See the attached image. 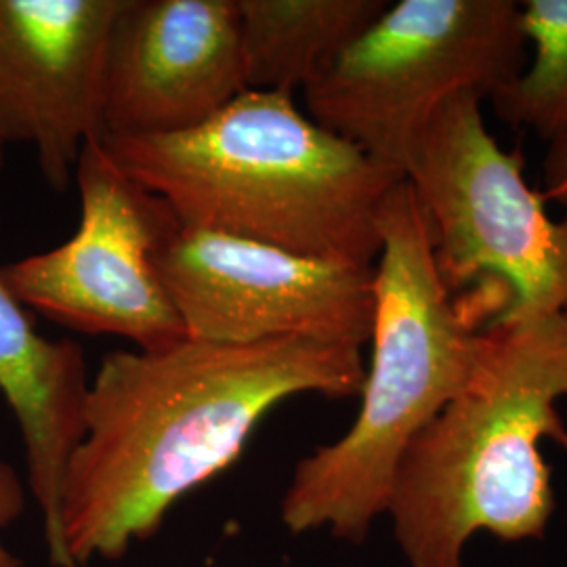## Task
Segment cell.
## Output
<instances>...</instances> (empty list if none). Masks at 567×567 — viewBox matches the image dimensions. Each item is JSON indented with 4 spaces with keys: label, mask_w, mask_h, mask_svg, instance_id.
Returning <instances> with one entry per match:
<instances>
[{
    "label": "cell",
    "mask_w": 567,
    "mask_h": 567,
    "mask_svg": "<svg viewBox=\"0 0 567 567\" xmlns=\"http://www.w3.org/2000/svg\"><path fill=\"white\" fill-rule=\"evenodd\" d=\"M364 379L362 347L309 337L187 339L105 355L63 475L65 553L76 567L121 559L192 489L234 465L276 405L305 393L360 398Z\"/></svg>",
    "instance_id": "cell-1"
},
{
    "label": "cell",
    "mask_w": 567,
    "mask_h": 567,
    "mask_svg": "<svg viewBox=\"0 0 567 567\" xmlns=\"http://www.w3.org/2000/svg\"><path fill=\"white\" fill-rule=\"evenodd\" d=\"M102 140L179 224L337 264H377L381 208L405 179L276 91L246 89L175 135Z\"/></svg>",
    "instance_id": "cell-2"
},
{
    "label": "cell",
    "mask_w": 567,
    "mask_h": 567,
    "mask_svg": "<svg viewBox=\"0 0 567 567\" xmlns=\"http://www.w3.org/2000/svg\"><path fill=\"white\" fill-rule=\"evenodd\" d=\"M567 316L487 326L465 386L410 442L385 515L408 567H465L477 534L540 540L555 513L543 442L567 450Z\"/></svg>",
    "instance_id": "cell-3"
},
{
    "label": "cell",
    "mask_w": 567,
    "mask_h": 567,
    "mask_svg": "<svg viewBox=\"0 0 567 567\" xmlns=\"http://www.w3.org/2000/svg\"><path fill=\"white\" fill-rule=\"evenodd\" d=\"M372 355L360 412L343 435L301 458L280 503L292 536L326 532L362 545L385 515L405 447L465 386L496 307L452 295L440 278L425 210L402 179L381 208Z\"/></svg>",
    "instance_id": "cell-4"
},
{
    "label": "cell",
    "mask_w": 567,
    "mask_h": 567,
    "mask_svg": "<svg viewBox=\"0 0 567 567\" xmlns=\"http://www.w3.org/2000/svg\"><path fill=\"white\" fill-rule=\"evenodd\" d=\"M484 97L463 91L429 116L405 164L425 210L433 257L452 295L475 292L501 320L566 313L567 221H555L484 121Z\"/></svg>",
    "instance_id": "cell-5"
},
{
    "label": "cell",
    "mask_w": 567,
    "mask_h": 567,
    "mask_svg": "<svg viewBox=\"0 0 567 567\" xmlns=\"http://www.w3.org/2000/svg\"><path fill=\"white\" fill-rule=\"evenodd\" d=\"M526 53L522 2L400 0L305 84L307 116L405 177L435 107L463 91L489 100Z\"/></svg>",
    "instance_id": "cell-6"
},
{
    "label": "cell",
    "mask_w": 567,
    "mask_h": 567,
    "mask_svg": "<svg viewBox=\"0 0 567 567\" xmlns=\"http://www.w3.org/2000/svg\"><path fill=\"white\" fill-rule=\"evenodd\" d=\"M81 225L65 243L0 267L21 305L86 334H114L140 351L187 341L182 316L156 269V250L175 215L124 173L102 137L74 168Z\"/></svg>",
    "instance_id": "cell-7"
},
{
    "label": "cell",
    "mask_w": 567,
    "mask_h": 567,
    "mask_svg": "<svg viewBox=\"0 0 567 567\" xmlns=\"http://www.w3.org/2000/svg\"><path fill=\"white\" fill-rule=\"evenodd\" d=\"M156 269L192 341L309 337L364 347L372 334L374 265L303 257L175 219Z\"/></svg>",
    "instance_id": "cell-8"
},
{
    "label": "cell",
    "mask_w": 567,
    "mask_h": 567,
    "mask_svg": "<svg viewBox=\"0 0 567 567\" xmlns=\"http://www.w3.org/2000/svg\"><path fill=\"white\" fill-rule=\"evenodd\" d=\"M246 89L238 0H122L105 49L102 137L196 128Z\"/></svg>",
    "instance_id": "cell-9"
},
{
    "label": "cell",
    "mask_w": 567,
    "mask_h": 567,
    "mask_svg": "<svg viewBox=\"0 0 567 567\" xmlns=\"http://www.w3.org/2000/svg\"><path fill=\"white\" fill-rule=\"evenodd\" d=\"M122 0H0V145H32L65 192L102 137L105 49Z\"/></svg>",
    "instance_id": "cell-10"
},
{
    "label": "cell",
    "mask_w": 567,
    "mask_h": 567,
    "mask_svg": "<svg viewBox=\"0 0 567 567\" xmlns=\"http://www.w3.org/2000/svg\"><path fill=\"white\" fill-rule=\"evenodd\" d=\"M89 383L81 347L41 337L0 278V391L20 425L28 487L53 567H76L61 540V487L81 442Z\"/></svg>",
    "instance_id": "cell-11"
},
{
    "label": "cell",
    "mask_w": 567,
    "mask_h": 567,
    "mask_svg": "<svg viewBox=\"0 0 567 567\" xmlns=\"http://www.w3.org/2000/svg\"><path fill=\"white\" fill-rule=\"evenodd\" d=\"M386 0H238L246 84L292 95L377 20Z\"/></svg>",
    "instance_id": "cell-12"
},
{
    "label": "cell",
    "mask_w": 567,
    "mask_h": 567,
    "mask_svg": "<svg viewBox=\"0 0 567 567\" xmlns=\"http://www.w3.org/2000/svg\"><path fill=\"white\" fill-rule=\"evenodd\" d=\"M522 25L534 47L532 63L489 95L498 121L545 142L567 140V0L522 2Z\"/></svg>",
    "instance_id": "cell-13"
},
{
    "label": "cell",
    "mask_w": 567,
    "mask_h": 567,
    "mask_svg": "<svg viewBox=\"0 0 567 567\" xmlns=\"http://www.w3.org/2000/svg\"><path fill=\"white\" fill-rule=\"evenodd\" d=\"M25 508V487L16 466L0 458V529L18 522ZM0 567H23L20 559L0 540Z\"/></svg>",
    "instance_id": "cell-14"
},
{
    "label": "cell",
    "mask_w": 567,
    "mask_h": 567,
    "mask_svg": "<svg viewBox=\"0 0 567 567\" xmlns=\"http://www.w3.org/2000/svg\"><path fill=\"white\" fill-rule=\"evenodd\" d=\"M545 203H555L564 208L567 221V140L553 142L547 145L545 154Z\"/></svg>",
    "instance_id": "cell-15"
},
{
    "label": "cell",
    "mask_w": 567,
    "mask_h": 567,
    "mask_svg": "<svg viewBox=\"0 0 567 567\" xmlns=\"http://www.w3.org/2000/svg\"><path fill=\"white\" fill-rule=\"evenodd\" d=\"M0 158H2V145H0Z\"/></svg>",
    "instance_id": "cell-16"
},
{
    "label": "cell",
    "mask_w": 567,
    "mask_h": 567,
    "mask_svg": "<svg viewBox=\"0 0 567 567\" xmlns=\"http://www.w3.org/2000/svg\"><path fill=\"white\" fill-rule=\"evenodd\" d=\"M566 316H567V309H566Z\"/></svg>",
    "instance_id": "cell-17"
}]
</instances>
